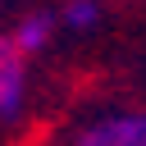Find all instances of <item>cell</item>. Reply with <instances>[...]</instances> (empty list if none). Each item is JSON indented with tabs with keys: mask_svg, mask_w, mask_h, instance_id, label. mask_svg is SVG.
Returning a JSON list of instances; mask_svg holds the SVG:
<instances>
[{
	"mask_svg": "<svg viewBox=\"0 0 146 146\" xmlns=\"http://www.w3.org/2000/svg\"><path fill=\"white\" fill-rule=\"evenodd\" d=\"M27 105V50L14 36H0V119L14 123Z\"/></svg>",
	"mask_w": 146,
	"mask_h": 146,
	"instance_id": "cell-1",
	"label": "cell"
},
{
	"mask_svg": "<svg viewBox=\"0 0 146 146\" xmlns=\"http://www.w3.org/2000/svg\"><path fill=\"white\" fill-rule=\"evenodd\" d=\"M59 23H64L68 32H91V27L100 23V5H96V0H68V5L59 9Z\"/></svg>",
	"mask_w": 146,
	"mask_h": 146,
	"instance_id": "cell-4",
	"label": "cell"
},
{
	"mask_svg": "<svg viewBox=\"0 0 146 146\" xmlns=\"http://www.w3.org/2000/svg\"><path fill=\"white\" fill-rule=\"evenodd\" d=\"M55 27H59V18L55 14H46V9H32V14H23L18 18V27L9 32L27 55H41L46 46H50V36H55Z\"/></svg>",
	"mask_w": 146,
	"mask_h": 146,
	"instance_id": "cell-3",
	"label": "cell"
},
{
	"mask_svg": "<svg viewBox=\"0 0 146 146\" xmlns=\"http://www.w3.org/2000/svg\"><path fill=\"white\" fill-rule=\"evenodd\" d=\"M73 146H146V114H137V110L100 114L87 128H78Z\"/></svg>",
	"mask_w": 146,
	"mask_h": 146,
	"instance_id": "cell-2",
	"label": "cell"
}]
</instances>
